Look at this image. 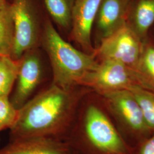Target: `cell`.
I'll return each instance as SVG.
<instances>
[{
    "mask_svg": "<svg viewBox=\"0 0 154 154\" xmlns=\"http://www.w3.org/2000/svg\"><path fill=\"white\" fill-rule=\"evenodd\" d=\"M90 88L65 90L52 83L18 110L10 140L46 137L63 139L75 122L78 105Z\"/></svg>",
    "mask_w": 154,
    "mask_h": 154,
    "instance_id": "cell-1",
    "label": "cell"
},
{
    "mask_svg": "<svg viewBox=\"0 0 154 154\" xmlns=\"http://www.w3.org/2000/svg\"><path fill=\"white\" fill-rule=\"evenodd\" d=\"M42 44L52 67L53 83L65 90L81 86L98 65L94 54L77 49L62 38L49 19L45 21Z\"/></svg>",
    "mask_w": 154,
    "mask_h": 154,
    "instance_id": "cell-2",
    "label": "cell"
},
{
    "mask_svg": "<svg viewBox=\"0 0 154 154\" xmlns=\"http://www.w3.org/2000/svg\"><path fill=\"white\" fill-rule=\"evenodd\" d=\"M105 109L92 103L84 110L80 121L84 146L91 154H134Z\"/></svg>",
    "mask_w": 154,
    "mask_h": 154,
    "instance_id": "cell-3",
    "label": "cell"
},
{
    "mask_svg": "<svg viewBox=\"0 0 154 154\" xmlns=\"http://www.w3.org/2000/svg\"><path fill=\"white\" fill-rule=\"evenodd\" d=\"M99 95L122 137L131 148H137L153 134L131 91L121 89Z\"/></svg>",
    "mask_w": 154,
    "mask_h": 154,
    "instance_id": "cell-4",
    "label": "cell"
},
{
    "mask_svg": "<svg viewBox=\"0 0 154 154\" xmlns=\"http://www.w3.org/2000/svg\"><path fill=\"white\" fill-rule=\"evenodd\" d=\"M38 0H12L14 38L11 57L18 61L33 49L38 38L41 8Z\"/></svg>",
    "mask_w": 154,
    "mask_h": 154,
    "instance_id": "cell-5",
    "label": "cell"
},
{
    "mask_svg": "<svg viewBox=\"0 0 154 154\" xmlns=\"http://www.w3.org/2000/svg\"><path fill=\"white\" fill-rule=\"evenodd\" d=\"M138 85L132 69L119 61H100L97 67L83 79L81 86L99 94Z\"/></svg>",
    "mask_w": 154,
    "mask_h": 154,
    "instance_id": "cell-6",
    "label": "cell"
},
{
    "mask_svg": "<svg viewBox=\"0 0 154 154\" xmlns=\"http://www.w3.org/2000/svg\"><path fill=\"white\" fill-rule=\"evenodd\" d=\"M143 41L127 23L102 40L94 50V55L100 61H119L133 69L136 66L142 49Z\"/></svg>",
    "mask_w": 154,
    "mask_h": 154,
    "instance_id": "cell-7",
    "label": "cell"
},
{
    "mask_svg": "<svg viewBox=\"0 0 154 154\" xmlns=\"http://www.w3.org/2000/svg\"><path fill=\"white\" fill-rule=\"evenodd\" d=\"M102 0H75L72 11V39L86 53L94 54L91 35L94 24Z\"/></svg>",
    "mask_w": 154,
    "mask_h": 154,
    "instance_id": "cell-8",
    "label": "cell"
},
{
    "mask_svg": "<svg viewBox=\"0 0 154 154\" xmlns=\"http://www.w3.org/2000/svg\"><path fill=\"white\" fill-rule=\"evenodd\" d=\"M16 86L12 98V104L20 109L30 99L41 81L42 65L38 56L29 51L19 60Z\"/></svg>",
    "mask_w": 154,
    "mask_h": 154,
    "instance_id": "cell-9",
    "label": "cell"
},
{
    "mask_svg": "<svg viewBox=\"0 0 154 154\" xmlns=\"http://www.w3.org/2000/svg\"><path fill=\"white\" fill-rule=\"evenodd\" d=\"M132 1H102L94 24L97 46L126 23Z\"/></svg>",
    "mask_w": 154,
    "mask_h": 154,
    "instance_id": "cell-10",
    "label": "cell"
},
{
    "mask_svg": "<svg viewBox=\"0 0 154 154\" xmlns=\"http://www.w3.org/2000/svg\"><path fill=\"white\" fill-rule=\"evenodd\" d=\"M0 154H75L71 143L62 139L46 137L10 140Z\"/></svg>",
    "mask_w": 154,
    "mask_h": 154,
    "instance_id": "cell-11",
    "label": "cell"
},
{
    "mask_svg": "<svg viewBox=\"0 0 154 154\" xmlns=\"http://www.w3.org/2000/svg\"><path fill=\"white\" fill-rule=\"evenodd\" d=\"M127 25L143 41L149 37L154 24V0L132 1L128 11Z\"/></svg>",
    "mask_w": 154,
    "mask_h": 154,
    "instance_id": "cell-12",
    "label": "cell"
},
{
    "mask_svg": "<svg viewBox=\"0 0 154 154\" xmlns=\"http://www.w3.org/2000/svg\"><path fill=\"white\" fill-rule=\"evenodd\" d=\"M132 69L138 85L154 91V39L149 36L143 41L139 60Z\"/></svg>",
    "mask_w": 154,
    "mask_h": 154,
    "instance_id": "cell-13",
    "label": "cell"
},
{
    "mask_svg": "<svg viewBox=\"0 0 154 154\" xmlns=\"http://www.w3.org/2000/svg\"><path fill=\"white\" fill-rule=\"evenodd\" d=\"M53 20L60 27L68 30L72 26V11L75 0H42Z\"/></svg>",
    "mask_w": 154,
    "mask_h": 154,
    "instance_id": "cell-14",
    "label": "cell"
},
{
    "mask_svg": "<svg viewBox=\"0 0 154 154\" xmlns=\"http://www.w3.org/2000/svg\"><path fill=\"white\" fill-rule=\"evenodd\" d=\"M14 30L11 4L0 9V55L11 57Z\"/></svg>",
    "mask_w": 154,
    "mask_h": 154,
    "instance_id": "cell-15",
    "label": "cell"
},
{
    "mask_svg": "<svg viewBox=\"0 0 154 154\" xmlns=\"http://www.w3.org/2000/svg\"><path fill=\"white\" fill-rule=\"evenodd\" d=\"M19 61L0 55V97H9L16 81Z\"/></svg>",
    "mask_w": 154,
    "mask_h": 154,
    "instance_id": "cell-16",
    "label": "cell"
},
{
    "mask_svg": "<svg viewBox=\"0 0 154 154\" xmlns=\"http://www.w3.org/2000/svg\"><path fill=\"white\" fill-rule=\"evenodd\" d=\"M137 100L143 112L147 125L152 134L154 133V91L134 85L128 88Z\"/></svg>",
    "mask_w": 154,
    "mask_h": 154,
    "instance_id": "cell-17",
    "label": "cell"
},
{
    "mask_svg": "<svg viewBox=\"0 0 154 154\" xmlns=\"http://www.w3.org/2000/svg\"><path fill=\"white\" fill-rule=\"evenodd\" d=\"M17 115L18 110L12 104L9 97H0V133L13 126Z\"/></svg>",
    "mask_w": 154,
    "mask_h": 154,
    "instance_id": "cell-18",
    "label": "cell"
},
{
    "mask_svg": "<svg viewBox=\"0 0 154 154\" xmlns=\"http://www.w3.org/2000/svg\"><path fill=\"white\" fill-rule=\"evenodd\" d=\"M133 154H154V133L134 149Z\"/></svg>",
    "mask_w": 154,
    "mask_h": 154,
    "instance_id": "cell-19",
    "label": "cell"
},
{
    "mask_svg": "<svg viewBox=\"0 0 154 154\" xmlns=\"http://www.w3.org/2000/svg\"><path fill=\"white\" fill-rule=\"evenodd\" d=\"M9 3L8 2V0H0V9H2L6 6L8 5Z\"/></svg>",
    "mask_w": 154,
    "mask_h": 154,
    "instance_id": "cell-20",
    "label": "cell"
}]
</instances>
